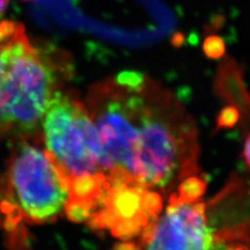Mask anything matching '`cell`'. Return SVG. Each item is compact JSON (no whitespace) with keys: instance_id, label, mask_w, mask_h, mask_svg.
I'll list each match as a JSON object with an SVG mask.
<instances>
[{"instance_id":"12","label":"cell","mask_w":250,"mask_h":250,"mask_svg":"<svg viewBox=\"0 0 250 250\" xmlns=\"http://www.w3.org/2000/svg\"><path fill=\"white\" fill-rule=\"evenodd\" d=\"M113 250H142V246L134 242H120L114 246Z\"/></svg>"},{"instance_id":"6","label":"cell","mask_w":250,"mask_h":250,"mask_svg":"<svg viewBox=\"0 0 250 250\" xmlns=\"http://www.w3.org/2000/svg\"><path fill=\"white\" fill-rule=\"evenodd\" d=\"M217 95L237 107L245 119L250 120V93L244 82L243 69L230 57L224 56L214 82Z\"/></svg>"},{"instance_id":"5","label":"cell","mask_w":250,"mask_h":250,"mask_svg":"<svg viewBox=\"0 0 250 250\" xmlns=\"http://www.w3.org/2000/svg\"><path fill=\"white\" fill-rule=\"evenodd\" d=\"M203 202L169 203L166 213L152 222L146 250H229L216 242L208 228Z\"/></svg>"},{"instance_id":"7","label":"cell","mask_w":250,"mask_h":250,"mask_svg":"<svg viewBox=\"0 0 250 250\" xmlns=\"http://www.w3.org/2000/svg\"><path fill=\"white\" fill-rule=\"evenodd\" d=\"M208 182L197 174L187 176L177 186L176 192L170 195L169 203H193L206 193Z\"/></svg>"},{"instance_id":"3","label":"cell","mask_w":250,"mask_h":250,"mask_svg":"<svg viewBox=\"0 0 250 250\" xmlns=\"http://www.w3.org/2000/svg\"><path fill=\"white\" fill-rule=\"evenodd\" d=\"M68 194V179L48 152L22 140L0 184V228L17 240L23 225L56 220Z\"/></svg>"},{"instance_id":"15","label":"cell","mask_w":250,"mask_h":250,"mask_svg":"<svg viewBox=\"0 0 250 250\" xmlns=\"http://www.w3.org/2000/svg\"><path fill=\"white\" fill-rule=\"evenodd\" d=\"M229 250H245V247L242 246V245H230L228 246Z\"/></svg>"},{"instance_id":"4","label":"cell","mask_w":250,"mask_h":250,"mask_svg":"<svg viewBox=\"0 0 250 250\" xmlns=\"http://www.w3.org/2000/svg\"><path fill=\"white\" fill-rule=\"evenodd\" d=\"M45 150L68 179L103 172L97 130L84 103L73 93L59 91L42 121Z\"/></svg>"},{"instance_id":"2","label":"cell","mask_w":250,"mask_h":250,"mask_svg":"<svg viewBox=\"0 0 250 250\" xmlns=\"http://www.w3.org/2000/svg\"><path fill=\"white\" fill-rule=\"evenodd\" d=\"M73 73L67 51L34 41L19 22H0V105L12 131L29 134L41 125L47 106Z\"/></svg>"},{"instance_id":"10","label":"cell","mask_w":250,"mask_h":250,"mask_svg":"<svg viewBox=\"0 0 250 250\" xmlns=\"http://www.w3.org/2000/svg\"><path fill=\"white\" fill-rule=\"evenodd\" d=\"M203 52L210 60H219L225 56V42L220 36L209 35L203 41Z\"/></svg>"},{"instance_id":"16","label":"cell","mask_w":250,"mask_h":250,"mask_svg":"<svg viewBox=\"0 0 250 250\" xmlns=\"http://www.w3.org/2000/svg\"><path fill=\"white\" fill-rule=\"evenodd\" d=\"M21 1H37V0H21Z\"/></svg>"},{"instance_id":"14","label":"cell","mask_w":250,"mask_h":250,"mask_svg":"<svg viewBox=\"0 0 250 250\" xmlns=\"http://www.w3.org/2000/svg\"><path fill=\"white\" fill-rule=\"evenodd\" d=\"M9 4H10V0H0V16H2V14L5 12Z\"/></svg>"},{"instance_id":"1","label":"cell","mask_w":250,"mask_h":250,"mask_svg":"<svg viewBox=\"0 0 250 250\" xmlns=\"http://www.w3.org/2000/svg\"><path fill=\"white\" fill-rule=\"evenodd\" d=\"M84 105L111 184L165 189L199 173L196 127L173 94L150 77L135 87L115 78L94 84Z\"/></svg>"},{"instance_id":"8","label":"cell","mask_w":250,"mask_h":250,"mask_svg":"<svg viewBox=\"0 0 250 250\" xmlns=\"http://www.w3.org/2000/svg\"><path fill=\"white\" fill-rule=\"evenodd\" d=\"M150 221L154 220H152V219L148 216V214L143 210L142 213H140L134 218L117 222L108 230L111 231V233L116 238L121 240H129L141 234L145 226Z\"/></svg>"},{"instance_id":"9","label":"cell","mask_w":250,"mask_h":250,"mask_svg":"<svg viewBox=\"0 0 250 250\" xmlns=\"http://www.w3.org/2000/svg\"><path fill=\"white\" fill-rule=\"evenodd\" d=\"M142 208L152 220H156L163 208V198L161 194L145 189L142 193Z\"/></svg>"},{"instance_id":"11","label":"cell","mask_w":250,"mask_h":250,"mask_svg":"<svg viewBox=\"0 0 250 250\" xmlns=\"http://www.w3.org/2000/svg\"><path fill=\"white\" fill-rule=\"evenodd\" d=\"M241 113L233 105L225 106L217 117V129L230 128L236 125L240 119Z\"/></svg>"},{"instance_id":"13","label":"cell","mask_w":250,"mask_h":250,"mask_svg":"<svg viewBox=\"0 0 250 250\" xmlns=\"http://www.w3.org/2000/svg\"><path fill=\"white\" fill-rule=\"evenodd\" d=\"M243 156H244V160H245V162L247 164L248 168L250 169V134L248 135V137H247V139L245 141Z\"/></svg>"}]
</instances>
